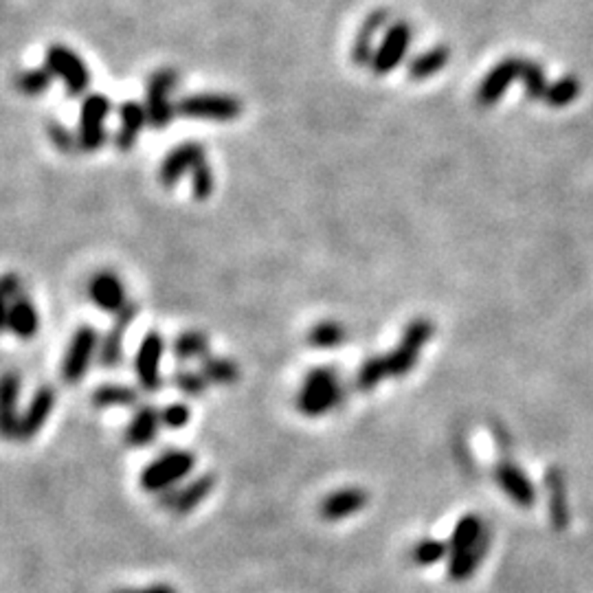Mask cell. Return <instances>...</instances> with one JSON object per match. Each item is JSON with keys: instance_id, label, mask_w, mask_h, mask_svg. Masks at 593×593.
Masks as SVG:
<instances>
[{"instance_id": "25", "label": "cell", "mask_w": 593, "mask_h": 593, "mask_svg": "<svg viewBox=\"0 0 593 593\" xmlns=\"http://www.w3.org/2000/svg\"><path fill=\"white\" fill-rule=\"evenodd\" d=\"M174 356L178 360H194V358H204L209 352V339L198 330H187L174 339Z\"/></svg>"}, {"instance_id": "5", "label": "cell", "mask_w": 593, "mask_h": 593, "mask_svg": "<svg viewBox=\"0 0 593 593\" xmlns=\"http://www.w3.org/2000/svg\"><path fill=\"white\" fill-rule=\"evenodd\" d=\"M341 403V387L336 376L327 369H317L305 378L299 396H296V407L308 418H319V415L330 413L336 404Z\"/></svg>"}, {"instance_id": "30", "label": "cell", "mask_w": 593, "mask_h": 593, "mask_svg": "<svg viewBox=\"0 0 593 593\" xmlns=\"http://www.w3.org/2000/svg\"><path fill=\"white\" fill-rule=\"evenodd\" d=\"M189 407L182 403H174L167 404L166 409L161 412V422L166 424L167 428H182L187 422H189Z\"/></svg>"}, {"instance_id": "13", "label": "cell", "mask_w": 593, "mask_h": 593, "mask_svg": "<svg viewBox=\"0 0 593 593\" xmlns=\"http://www.w3.org/2000/svg\"><path fill=\"white\" fill-rule=\"evenodd\" d=\"M89 296L99 310L112 314V317L127 305L126 286H123L121 277L112 271H99L90 277Z\"/></svg>"}, {"instance_id": "28", "label": "cell", "mask_w": 593, "mask_h": 593, "mask_svg": "<svg viewBox=\"0 0 593 593\" xmlns=\"http://www.w3.org/2000/svg\"><path fill=\"white\" fill-rule=\"evenodd\" d=\"M172 382H174V387L181 391V394L191 396V398L203 396L204 389H207V385H209V382L204 381L203 374L191 372V369H181V372H176L174 376H172Z\"/></svg>"}, {"instance_id": "8", "label": "cell", "mask_w": 593, "mask_h": 593, "mask_svg": "<svg viewBox=\"0 0 593 593\" xmlns=\"http://www.w3.org/2000/svg\"><path fill=\"white\" fill-rule=\"evenodd\" d=\"M99 348L102 343H99V335L93 326L77 327L62 363V376L68 385H77L84 378Z\"/></svg>"}, {"instance_id": "21", "label": "cell", "mask_w": 593, "mask_h": 593, "mask_svg": "<svg viewBox=\"0 0 593 593\" xmlns=\"http://www.w3.org/2000/svg\"><path fill=\"white\" fill-rule=\"evenodd\" d=\"M38 327H40V317H38L35 305L31 304L27 296L12 301V305H9L7 330L13 332L18 339L27 341V339H34V336L38 335Z\"/></svg>"}, {"instance_id": "32", "label": "cell", "mask_w": 593, "mask_h": 593, "mask_svg": "<svg viewBox=\"0 0 593 593\" xmlns=\"http://www.w3.org/2000/svg\"><path fill=\"white\" fill-rule=\"evenodd\" d=\"M336 341H339V330L330 326H319L317 330L310 335V343H312L314 348H330V345H335Z\"/></svg>"}, {"instance_id": "15", "label": "cell", "mask_w": 593, "mask_h": 593, "mask_svg": "<svg viewBox=\"0 0 593 593\" xmlns=\"http://www.w3.org/2000/svg\"><path fill=\"white\" fill-rule=\"evenodd\" d=\"M545 486H547V514H550L551 526H554L556 532H565L569 528V521H572V512H569V495L563 471L556 466L547 468Z\"/></svg>"}, {"instance_id": "9", "label": "cell", "mask_w": 593, "mask_h": 593, "mask_svg": "<svg viewBox=\"0 0 593 593\" xmlns=\"http://www.w3.org/2000/svg\"><path fill=\"white\" fill-rule=\"evenodd\" d=\"M216 488V479L213 474H200V477L191 479V481L181 483V486L170 488V490L158 495V505L167 512L176 514V517H185V514L194 512Z\"/></svg>"}, {"instance_id": "1", "label": "cell", "mask_w": 593, "mask_h": 593, "mask_svg": "<svg viewBox=\"0 0 593 593\" xmlns=\"http://www.w3.org/2000/svg\"><path fill=\"white\" fill-rule=\"evenodd\" d=\"M490 550V530L477 514H464L449 538V578L466 582L477 574Z\"/></svg>"}, {"instance_id": "12", "label": "cell", "mask_w": 593, "mask_h": 593, "mask_svg": "<svg viewBox=\"0 0 593 593\" xmlns=\"http://www.w3.org/2000/svg\"><path fill=\"white\" fill-rule=\"evenodd\" d=\"M203 161H207V154H204V148L200 143L187 141V143L176 145L163 158L161 167H158V181H161L163 187H174L182 176L191 174Z\"/></svg>"}, {"instance_id": "18", "label": "cell", "mask_w": 593, "mask_h": 593, "mask_svg": "<svg viewBox=\"0 0 593 593\" xmlns=\"http://www.w3.org/2000/svg\"><path fill=\"white\" fill-rule=\"evenodd\" d=\"M56 407V391L51 387H40L31 398L29 407L20 415V428H18V442H29L42 431L49 415Z\"/></svg>"}, {"instance_id": "10", "label": "cell", "mask_w": 593, "mask_h": 593, "mask_svg": "<svg viewBox=\"0 0 593 593\" xmlns=\"http://www.w3.org/2000/svg\"><path fill=\"white\" fill-rule=\"evenodd\" d=\"M492 477L499 483L501 492L508 497L512 504H517L519 508H534L536 504V488L530 481L523 468L519 466L512 459H501L492 468Z\"/></svg>"}, {"instance_id": "3", "label": "cell", "mask_w": 593, "mask_h": 593, "mask_svg": "<svg viewBox=\"0 0 593 593\" xmlns=\"http://www.w3.org/2000/svg\"><path fill=\"white\" fill-rule=\"evenodd\" d=\"M181 75L174 68H158L145 81V112H148V126L154 130H163L172 123L176 106L172 104V93L178 89Z\"/></svg>"}, {"instance_id": "29", "label": "cell", "mask_w": 593, "mask_h": 593, "mask_svg": "<svg viewBox=\"0 0 593 593\" xmlns=\"http://www.w3.org/2000/svg\"><path fill=\"white\" fill-rule=\"evenodd\" d=\"M191 194L196 200H207L213 194V187H216V176H213L212 167L207 161L200 163L194 172H191Z\"/></svg>"}, {"instance_id": "7", "label": "cell", "mask_w": 593, "mask_h": 593, "mask_svg": "<svg viewBox=\"0 0 593 593\" xmlns=\"http://www.w3.org/2000/svg\"><path fill=\"white\" fill-rule=\"evenodd\" d=\"M47 66L64 81L68 97H81L90 86V71L86 62L66 44H51L47 49Z\"/></svg>"}, {"instance_id": "17", "label": "cell", "mask_w": 593, "mask_h": 593, "mask_svg": "<svg viewBox=\"0 0 593 593\" xmlns=\"http://www.w3.org/2000/svg\"><path fill=\"white\" fill-rule=\"evenodd\" d=\"M136 312H139V308H136L135 304H130V301H127L126 308L119 310V312L115 314L112 327L108 330V335L104 336L102 348H99V363H102V367L112 369V367H117L119 363H121V358H123V336H126L127 327H130L132 321L136 319Z\"/></svg>"}, {"instance_id": "31", "label": "cell", "mask_w": 593, "mask_h": 593, "mask_svg": "<svg viewBox=\"0 0 593 593\" xmlns=\"http://www.w3.org/2000/svg\"><path fill=\"white\" fill-rule=\"evenodd\" d=\"M0 293L7 296L9 304L27 296L25 284H22V280L16 275V273H4V275H0Z\"/></svg>"}, {"instance_id": "6", "label": "cell", "mask_w": 593, "mask_h": 593, "mask_svg": "<svg viewBox=\"0 0 593 593\" xmlns=\"http://www.w3.org/2000/svg\"><path fill=\"white\" fill-rule=\"evenodd\" d=\"M112 104L106 95L93 93L81 102L80 111V148L81 152H97L108 141L106 117L111 115Z\"/></svg>"}, {"instance_id": "27", "label": "cell", "mask_w": 593, "mask_h": 593, "mask_svg": "<svg viewBox=\"0 0 593 593\" xmlns=\"http://www.w3.org/2000/svg\"><path fill=\"white\" fill-rule=\"evenodd\" d=\"M47 130H49V136H51L53 145H56L59 152H64V154L81 152L80 136H77V132L68 130V127L64 126V123L49 121L47 123Z\"/></svg>"}, {"instance_id": "14", "label": "cell", "mask_w": 593, "mask_h": 593, "mask_svg": "<svg viewBox=\"0 0 593 593\" xmlns=\"http://www.w3.org/2000/svg\"><path fill=\"white\" fill-rule=\"evenodd\" d=\"M20 385L22 381L16 372H7L0 376V437L3 440H18V428H20V413H18Z\"/></svg>"}, {"instance_id": "24", "label": "cell", "mask_w": 593, "mask_h": 593, "mask_svg": "<svg viewBox=\"0 0 593 593\" xmlns=\"http://www.w3.org/2000/svg\"><path fill=\"white\" fill-rule=\"evenodd\" d=\"M136 400H139V394L136 389L126 385H102L95 389L93 394V404L99 409H108V407H135Z\"/></svg>"}, {"instance_id": "2", "label": "cell", "mask_w": 593, "mask_h": 593, "mask_svg": "<svg viewBox=\"0 0 593 593\" xmlns=\"http://www.w3.org/2000/svg\"><path fill=\"white\" fill-rule=\"evenodd\" d=\"M196 466V455L191 451L185 449H172L166 451L163 455H158L154 462H150L148 466L141 473V488L145 492H161L176 488L182 479L187 477Z\"/></svg>"}, {"instance_id": "22", "label": "cell", "mask_w": 593, "mask_h": 593, "mask_svg": "<svg viewBox=\"0 0 593 593\" xmlns=\"http://www.w3.org/2000/svg\"><path fill=\"white\" fill-rule=\"evenodd\" d=\"M200 374H203L209 385L229 387L240 378V367H237L235 360L222 358V356H212V358L203 360Z\"/></svg>"}, {"instance_id": "11", "label": "cell", "mask_w": 593, "mask_h": 593, "mask_svg": "<svg viewBox=\"0 0 593 593\" xmlns=\"http://www.w3.org/2000/svg\"><path fill=\"white\" fill-rule=\"evenodd\" d=\"M166 352V341L158 332H150L141 341V348L136 352L135 358V369L136 378H139V385L145 391H158L163 387L161 378V358Z\"/></svg>"}, {"instance_id": "19", "label": "cell", "mask_w": 593, "mask_h": 593, "mask_svg": "<svg viewBox=\"0 0 593 593\" xmlns=\"http://www.w3.org/2000/svg\"><path fill=\"white\" fill-rule=\"evenodd\" d=\"M145 126H148V112H145L143 104L135 102V99L123 102L119 108V127L115 135L117 150L127 152V150L135 148L136 139H139Z\"/></svg>"}, {"instance_id": "23", "label": "cell", "mask_w": 593, "mask_h": 593, "mask_svg": "<svg viewBox=\"0 0 593 593\" xmlns=\"http://www.w3.org/2000/svg\"><path fill=\"white\" fill-rule=\"evenodd\" d=\"M53 73L51 68L44 64V66H35V68H27V71H20L16 75V80H13V84H16L18 93L27 95V97H38V95L47 93L49 89H51V81H53Z\"/></svg>"}, {"instance_id": "16", "label": "cell", "mask_w": 593, "mask_h": 593, "mask_svg": "<svg viewBox=\"0 0 593 593\" xmlns=\"http://www.w3.org/2000/svg\"><path fill=\"white\" fill-rule=\"evenodd\" d=\"M369 495L363 488H341V490L330 492L326 499L319 505V514H321L326 521H343V519L354 517L360 510H365L367 505Z\"/></svg>"}, {"instance_id": "26", "label": "cell", "mask_w": 593, "mask_h": 593, "mask_svg": "<svg viewBox=\"0 0 593 593\" xmlns=\"http://www.w3.org/2000/svg\"><path fill=\"white\" fill-rule=\"evenodd\" d=\"M412 556L413 563L420 565V567H433V565L449 558V541H442V538H422L420 543H415Z\"/></svg>"}, {"instance_id": "20", "label": "cell", "mask_w": 593, "mask_h": 593, "mask_svg": "<svg viewBox=\"0 0 593 593\" xmlns=\"http://www.w3.org/2000/svg\"><path fill=\"white\" fill-rule=\"evenodd\" d=\"M161 412L152 404H145L141 407L139 412L135 413V418L130 420L126 428V442L135 449H141V446H148L157 440L158 427H161Z\"/></svg>"}, {"instance_id": "33", "label": "cell", "mask_w": 593, "mask_h": 593, "mask_svg": "<svg viewBox=\"0 0 593 593\" xmlns=\"http://www.w3.org/2000/svg\"><path fill=\"white\" fill-rule=\"evenodd\" d=\"M115 593H178L176 587L167 585V582H157V585L136 587V589H117Z\"/></svg>"}, {"instance_id": "4", "label": "cell", "mask_w": 593, "mask_h": 593, "mask_svg": "<svg viewBox=\"0 0 593 593\" xmlns=\"http://www.w3.org/2000/svg\"><path fill=\"white\" fill-rule=\"evenodd\" d=\"M176 112L189 121L229 123L240 117L242 102L225 93H194L176 104Z\"/></svg>"}, {"instance_id": "34", "label": "cell", "mask_w": 593, "mask_h": 593, "mask_svg": "<svg viewBox=\"0 0 593 593\" xmlns=\"http://www.w3.org/2000/svg\"><path fill=\"white\" fill-rule=\"evenodd\" d=\"M9 299L0 293V332L7 330V319H9Z\"/></svg>"}]
</instances>
